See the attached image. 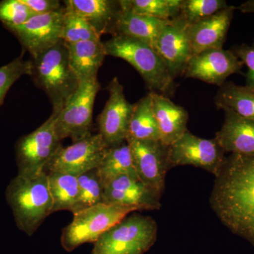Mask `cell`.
Segmentation results:
<instances>
[{
    "label": "cell",
    "mask_w": 254,
    "mask_h": 254,
    "mask_svg": "<svg viewBox=\"0 0 254 254\" xmlns=\"http://www.w3.org/2000/svg\"><path fill=\"white\" fill-rule=\"evenodd\" d=\"M108 148L99 133L89 135L67 147L62 145L47 165L45 171L79 176L98 168Z\"/></svg>",
    "instance_id": "10"
},
{
    "label": "cell",
    "mask_w": 254,
    "mask_h": 254,
    "mask_svg": "<svg viewBox=\"0 0 254 254\" xmlns=\"http://www.w3.org/2000/svg\"><path fill=\"white\" fill-rule=\"evenodd\" d=\"M218 109L232 110L242 118L254 121V90L225 82L215 97Z\"/></svg>",
    "instance_id": "23"
},
{
    "label": "cell",
    "mask_w": 254,
    "mask_h": 254,
    "mask_svg": "<svg viewBox=\"0 0 254 254\" xmlns=\"http://www.w3.org/2000/svg\"><path fill=\"white\" fill-rule=\"evenodd\" d=\"M79 196L77 205L72 214L103 203L104 185L98 169L95 168L77 177Z\"/></svg>",
    "instance_id": "28"
},
{
    "label": "cell",
    "mask_w": 254,
    "mask_h": 254,
    "mask_svg": "<svg viewBox=\"0 0 254 254\" xmlns=\"http://www.w3.org/2000/svg\"><path fill=\"white\" fill-rule=\"evenodd\" d=\"M253 46H254V44H253Z\"/></svg>",
    "instance_id": "37"
},
{
    "label": "cell",
    "mask_w": 254,
    "mask_h": 254,
    "mask_svg": "<svg viewBox=\"0 0 254 254\" xmlns=\"http://www.w3.org/2000/svg\"><path fill=\"white\" fill-rule=\"evenodd\" d=\"M232 51L248 68L246 86H252L254 83V46L242 44L234 48Z\"/></svg>",
    "instance_id": "33"
},
{
    "label": "cell",
    "mask_w": 254,
    "mask_h": 254,
    "mask_svg": "<svg viewBox=\"0 0 254 254\" xmlns=\"http://www.w3.org/2000/svg\"><path fill=\"white\" fill-rule=\"evenodd\" d=\"M65 6L53 12L36 14L16 27L7 28L31 55L32 58L61 41Z\"/></svg>",
    "instance_id": "11"
},
{
    "label": "cell",
    "mask_w": 254,
    "mask_h": 254,
    "mask_svg": "<svg viewBox=\"0 0 254 254\" xmlns=\"http://www.w3.org/2000/svg\"><path fill=\"white\" fill-rule=\"evenodd\" d=\"M47 174L53 201V213L61 210L73 213L79 196L77 177L60 173Z\"/></svg>",
    "instance_id": "26"
},
{
    "label": "cell",
    "mask_w": 254,
    "mask_h": 254,
    "mask_svg": "<svg viewBox=\"0 0 254 254\" xmlns=\"http://www.w3.org/2000/svg\"><path fill=\"white\" fill-rule=\"evenodd\" d=\"M243 65L232 50H207L190 58L184 75L220 87L229 76L240 72Z\"/></svg>",
    "instance_id": "14"
},
{
    "label": "cell",
    "mask_w": 254,
    "mask_h": 254,
    "mask_svg": "<svg viewBox=\"0 0 254 254\" xmlns=\"http://www.w3.org/2000/svg\"><path fill=\"white\" fill-rule=\"evenodd\" d=\"M61 39L66 43L101 40L90 23L67 9L65 10Z\"/></svg>",
    "instance_id": "29"
},
{
    "label": "cell",
    "mask_w": 254,
    "mask_h": 254,
    "mask_svg": "<svg viewBox=\"0 0 254 254\" xmlns=\"http://www.w3.org/2000/svg\"><path fill=\"white\" fill-rule=\"evenodd\" d=\"M162 195L139 179L123 175L105 185L103 203L133 207L138 211L159 210Z\"/></svg>",
    "instance_id": "16"
},
{
    "label": "cell",
    "mask_w": 254,
    "mask_h": 254,
    "mask_svg": "<svg viewBox=\"0 0 254 254\" xmlns=\"http://www.w3.org/2000/svg\"><path fill=\"white\" fill-rule=\"evenodd\" d=\"M35 14H47L61 9V1L58 0H21Z\"/></svg>",
    "instance_id": "34"
},
{
    "label": "cell",
    "mask_w": 254,
    "mask_h": 254,
    "mask_svg": "<svg viewBox=\"0 0 254 254\" xmlns=\"http://www.w3.org/2000/svg\"><path fill=\"white\" fill-rule=\"evenodd\" d=\"M109 98L98 118L99 133L108 147L127 141L128 127L134 109L125 97L124 87L114 78L108 87Z\"/></svg>",
    "instance_id": "12"
},
{
    "label": "cell",
    "mask_w": 254,
    "mask_h": 254,
    "mask_svg": "<svg viewBox=\"0 0 254 254\" xmlns=\"http://www.w3.org/2000/svg\"><path fill=\"white\" fill-rule=\"evenodd\" d=\"M237 9L243 13H252V14H254V0H250V1L242 3L238 6Z\"/></svg>",
    "instance_id": "35"
},
{
    "label": "cell",
    "mask_w": 254,
    "mask_h": 254,
    "mask_svg": "<svg viewBox=\"0 0 254 254\" xmlns=\"http://www.w3.org/2000/svg\"><path fill=\"white\" fill-rule=\"evenodd\" d=\"M158 231L151 217L127 215L100 237L91 254H145L156 242Z\"/></svg>",
    "instance_id": "5"
},
{
    "label": "cell",
    "mask_w": 254,
    "mask_h": 254,
    "mask_svg": "<svg viewBox=\"0 0 254 254\" xmlns=\"http://www.w3.org/2000/svg\"><path fill=\"white\" fill-rule=\"evenodd\" d=\"M31 76L43 90L58 115L79 86L80 81L70 66L66 43L61 40L55 46L32 58Z\"/></svg>",
    "instance_id": "3"
},
{
    "label": "cell",
    "mask_w": 254,
    "mask_h": 254,
    "mask_svg": "<svg viewBox=\"0 0 254 254\" xmlns=\"http://www.w3.org/2000/svg\"><path fill=\"white\" fill-rule=\"evenodd\" d=\"M66 9L76 13L90 23L98 36L115 34L120 12V1L115 0H67Z\"/></svg>",
    "instance_id": "18"
},
{
    "label": "cell",
    "mask_w": 254,
    "mask_h": 254,
    "mask_svg": "<svg viewBox=\"0 0 254 254\" xmlns=\"http://www.w3.org/2000/svg\"><path fill=\"white\" fill-rule=\"evenodd\" d=\"M5 198L18 230L29 237L53 213V201L46 171L33 176L17 174L6 187Z\"/></svg>",
    "instance_id": "2"
},
{
    "label": "cell",
    "mask_w": 254,
    "mask_h": 254,
    "mask_svg": "<svg viewBox=\"0 0 254 254\" xmlns=\"http://www.w3.org/2000/svg\"><path fill=\"white\" fill-rule=\"evenodd\" d=\"M34 15L21 0L0 1V21L6 29L23 24Z\"/></svg>",
    "instance_id": "32"
},
{
    "label": "cell",
    "mask_w": 254,
    "mask_h": 254,
    "mask_svg": "<svg viewBox=\"0 0 254 254\" xmlns=\"http://www.w3.org/2000/svg\"><path fill=\"white\" fill-rule=\"evenodd\" d=\"M228 6L225 0H182L179 16L191 25Z\"/></svg>",
    "instance_id": "30"
},
{
    "label": "cell",
    "mask_w": 254,
    "mask_h": 254,
    "mask_svg": "<svg viewBox=\"0 0 254 254\" xmlns=\"http://www.w3.org/2000/svg\"><path fill=\"white\" fill-rule=\"evenodd\" d=\"M150 95L160 133V141L164 145L170 146L188 130V112L165 95L155 92H150Z\"/></svg>",
    "instance_id": "19"
},
{
    "label": "cell",
    "mask_w": 254,
    "mask_h": 254,
    "mask_svg": "<svg viewBox=\"0 0 254 254\" xmlns=\"http://www.w3.org/2000/svg\"><path fill=\"white\" fill-rule=\"evenodd\" d=\"M182 0H120L125 7L136 14L171 20L180 15Z\"/></svg>",
    "instance_id": "27"
},
{
    "label": "cell",
    "mask_w": 254,
    "mask_h": 254,
    "mask_svg": "<svg viewBox=\"0 0 254 254\" xmlns=\"http://www.w3.org/2000/svg\"><path fill=\"white\" fill-rule=\"evenodd\" d=\"M97 169L104 187L111 180L123 175L139 179L133 165L131 149L127 141L108 147Z\"/></svg>",
    "instance_id": "24"
},
{
    "label": "cell",
    "mask_w": 254,
    "mask_h": 254,
    "mask_svg": "<svg viewBox=\"0 0 254 254\" xmlns=\"http://www.w3.org/2000/svg\"><path fill=\"white\" fill-rule=\"evenodd\" d=\"M225 152L215 138L212 139L195 136L187 130L168 148L170 169L192 165L217 175L225 160Z\"/></svg>",
    "instance_id": "9"
},
{
    "label": "cell",
    "mask_w": 254,
    "mask_h": 254,
    "mask_svg": "<svg viewBox=\"0 0 254 254\" xmlns=\"http://www.w3.org/2000/svg\"><path fill=\"white\" fill-rule=\"evenodd\" d=\"M249 87H250V88H252V89L254 90V83L253 85H252V86H249Z\"/></svg>",
    "instance_id": "36"
},
{
    "label": "cell",
    "mask_w": 254,
    "mask_h": 254,
    "mask_svg": "<svg viewBox=\"0 0 254 254\" xmlns=\"http://www.w3.org/2000/svg\"><path fill=\"white\" fill-rule=\"evenodd\" d=\"M55 115L52 114L41 126L20 138L15 147L18 175H39L62 146L55 128Z\"/></svg>",
    "instance_id": "8"
},
{
    "label": "cell",
    "mask_w": 254,
    "mask_h": 254,
    "mask_svg": "<svg viewBox=\"0 0 254 254\" xmlns=\"http://www.w3.org/2000/svg\"><path fill=\"white\" fill-rule=\"evenodd\" d=\"M128 138L137 141H160L150 93L134 104L127 139Z\"/></svg>",
    "instance_id": "25"
},
{
    "label": "cell",
    "mask_w": 254,
    "mask_h": 254,
    "mask_svg": "<svg viewBox=\"0 0 254 254\" xmlns=\"http://www.w3.org/2000/svg\"><path fill=\"white\" fill-rule=\"evenodd\" d=\"M100 90L97 78L80 82L63 109L55 115V131L60 141L70 138L73 143L92 134L93 106Z\"/></svg>",
    "instance_id": "7"
},
{
    "label": "cell",
    "mask_w": 254,
    "mask_h": 254,
    "mask_svg": "<svg viewBox=\"0 0 254 254\" xmlns=\"http://www.w3.org/2000/svg\"><path fill=\"white\" fill-rule=\"evenodd\" d=\"M137 211L133 207L100 203L73 214L72 221L62 232V247L71 252L84 244H94L112 227Z\"/></svg>",
    "instance_id": "6"
},
{
    "label": "cell",
    "mask_w": 254,
    "mask_h": 254,
    "mask_svg": "<svg viewBox=\"0 0 254 254\" xmlns=\"http://www.w3.org/2000/svg\"><path fill=\"white\" fill-rule=\"evenodd\" d=\"M222 110L225 120L215 137L219 145L225 153L254 155V121L242 118L232 110Z\"/></svg>",
    "instance_id": "20"
},
{
    "label": "cell",
    "mask_w": 254,
    "mask_h": 254,
    "mask_svg": "<svg viewBox=\"0 0 254 254\" xmlns=\"http://www.w3.org/2000/svg\"><path fill=\"white\" fill-rule=\"evenodd\" d=\"M209 203L230 231L254 246V155L225 157Z\"/></svg>",
    "instance_id": "1"
},
{
    "label": "cell",
    "mask_w": 254,
    "mask_h": 254,
    "mask_svg": "<svg viewBox=\"0 0 254 254\" xmlns=\"http://www.w3.org/2000/svg\"><path fill=\"white\" fill-rule=\"evenodd\" d=\"M237 8L228 6L211 16L190 25L189 34L192 56L205 50L222 49Z\"/></svg>",
    "instance_id": "17"
},
{
    "label": "cell",
    "mask_w": 254,
    "mask_h": 254,
    "mask_svg": "<svg viewBox=\"0 0 254 254\" xmlns=\"http://www.w3.org/2000/svg\"><path fill=\"white\" fill-rule=\"evenodd\" d=\"M133 165L138 178L163 194L165 178L170 170L168 145L160 141H137L128 138Z\"/></svg>",
    "instance_id": "13"
},
{
    "label": "cell",
    "mask_w": 254,
    "mask_h": 254,
    "mask_svg": "<svg viewBox=\"0 0 254 254\" xmlns=\"http://www.w3.org/2000/svg\"><path fill=\"white\" fill-rule=\"evenodd\" d=\"M190 26L180 16L172 20L160 33L155 46L174 80L184 75L192 57Z\"/></svg>",
    "instance_id": "15"
},
{
    "label": "cell",
    "mask_w": 254,
    "mask_h": 254,
    "mask_svg": "<svg viewBox=\"0 0 254 254\" xmlns=\"http://www.w3.org/2000/svg\"><path fill=\"white\" fill-rule=\"evenodd\" d=\"M114 36L123 35L131 37L149 45L155 49L160 33L172 20L168 21L136 14L122 4Z\"/></svg>",
    "instance_id": "21"
},
{
    "label": "cell",
    "mask_w": 254,
    "mask_h": 254,
    "mask_svg": "<svg viewBox=\"0 0 254 254\" xmlns=\"http://www.w3.org/2000/svg\"><path fill=\"white\" fill-rule=\"evenodd\" d=\"M31 60H25L23 55L0 67V107L15 82L24 75L31 76Z\"/></svg>",
    "instance_id": "31"
},
{
    "label": "cell",
    "mask_w": 254,
    "mask_h": 254,
    "mask_svg": "<svg viewBox=\"0 0 254 254\" xmlns=\"http://www.w3.org/2000/svg\"><path fill=\"white\" fill-rule=\"evenodd\" d=\"M66 45L70 66L79 81L97 78L98 70L107 56L101 40L66 43Z\"/></svg>",
    "instance_id": "22"
},
{
    "label": "cell",
    "mask_w": 254,
    "mask_h": 254,
    "mask_svg": "<svg viewBox=\"0 0 254 254\" xmlns=\"http://www.w3.org/2000/svg\"><path fill=\"white\" fill-rule=\"evenodd\" d=\"M106 55L127 62L139 73L151 91L168 97L175 91V80L166 64L153 47L139 40L115 35L103 43Z\"/></svg>",
    "instance_id": "4"
}]
</instances>
